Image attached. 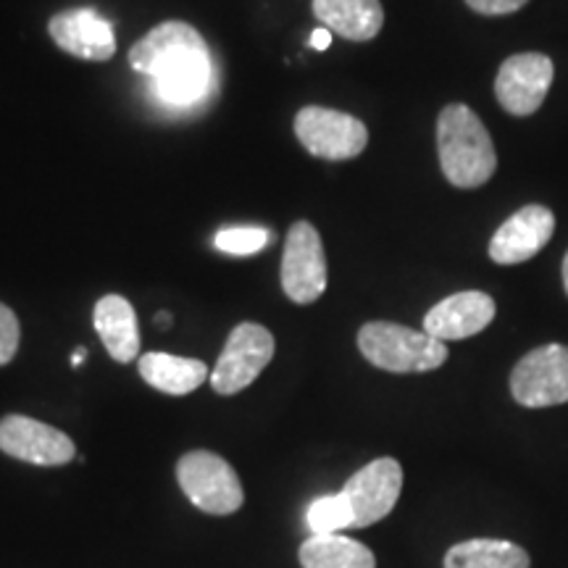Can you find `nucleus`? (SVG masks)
<instances>
[{"instance_id": "obj_1", "label": "nucleus", "mask_w": 568, "mask_h": 568, "mask_svg": "<svg viewBox=\"0 0 568 568\" xmlns=\"http://www.w3.org/2000/svg\"><path fill=\"white\" fill-rule=\"evenodd\" d=\"M130 67L153 82L163 103L201 101L211 82V53L187 21H163L130 48Z\"/></svg>"}, {"instance_id": "obj_2", "label": "nucleus", "mask_w": 568, "mask_h": 568, "mask_svg": "<svg viewBox=\"0 0 568 568\" xmlns=\"http://www.w3.org/2000/svg\"><path fill=\"white\" fill-rule=\"evenodd\" d=\"M437 153L453 187L474 190L493 180L497 153L481 119L464 103H450L437 116Z\"/></svg>"}, {"instance_id": "obj_3", "label": "nucleus", "mask_w": 568, "mask_h": 568, "mask_svg": "<svg viewBox=\"0 0 568 568\" xmlns=\"http://www.w3.org/2000/svg\"><path fill=\"white\" fill-rule=\"evenodd\" d=\"M358 351L368 364L389 374L435 372L447 361V347L424 329L393 322H368L358 332Z\"/></svg>"}, {"instance_id": "obj_4", "label": "nucleus", "mask_w": 568, "mask_h": 568, "mask_svg": "<svg viewBox=\"0 0 568 568\" xmlns=\"http://www.w3.org/2000/svg\"><path fill=\"white\" fill-rule=\"evenodd\" d=\"M176 481L197 510L211 516L237 514L245 489L230 460L211 450H190L176 460Z\"/></svg>"}, {"instance_id": "obj_5", "label": "nucleus", "mask_w": 568, "mask_h": 568, "mask_svg": "<svg viewBox=\"0 0 568 568\" xmlns=\"http://www.w3.org/2000/svg\"><path fill=\"white\" fill-rule=\"evenodd\" d=\"M274 335L266 326L245 322L237 324L226 337V345L211 372V387L216 395H237L251 387L258 374L272 364Z\"/></svg>"}, {"instance_id": "obj_6", "label": "nucleus", "mask_w": 568, "mask_h": 568, "mask_svg": "<svg viewBox=\"0 0 568 568\" xmlns=\"http://www.w3.org/2000/svg\"><path fill=\"white\" fill-rule=\"evenodd\" d=\"M295 138L311 155L324 161H351L368 145V130L351 113L305 105L295 116Z\"/></svg>"}, {"instance_id": "obj_7", "label": "nucleus", "mask_w": 568, "mask_h": 568, "mask_svg": "<svg viewBox=\"0 0 568 568\" xmlns=\"http://www.w3.org/2000/svg\"><path fill=\"white\" fill-rule=\"evenodd\" d=\"M510 395L524 408L568 403V347L542 345L524 355L510 372Z\"/></svg>"}, {"instance_id": "obj_8", "label": "nucleus", "mask_w": 568, "mask_h": 568, "mask_svg": "<svg viewBox=\"0 0 568 568\" xmlns=\"http://www.w3.org/2000/svg\"><path fill=\"white\" fill-rule=\"evenodd\" d=\"M282 290L297 305L316 303L326 290V255L314 224L290 226L282 253Z\"/></svg>"}, {"instance_id": "obj_9", "label": "nucleus", "mask_w": 568, "mask_h": 568, "mask_svg": "<svg viewBox=\"0 0 568 568\" xmlns=\"http://www.w3.org/2000/svg\"><path fill=\"white\" fill-rule=\"evenodd\" d=\"M403 489V466L395 458H376L345 481L343 497L353 510V527L364 529L393 514Z\"/></svg>"}, {"instance_id": "obj_10", "label": "nucleus", "mask_w": 568, "mask_h": 568, "mask_svg": "<svg viewBox=\"0 0 568 568\" xmlns=\"http://www.w3.org/2000/svg\"><path fill=\"white\" fill-rule=\"evenodd\" d=\"M552 61L545 53H516L503 61L495 77L497 103L510 116H531L548 98L552 84Z\"/></svg>"}, {"instance_id": "obj_11", "label": "nucleus", "mask_w": 568, "mask_h": 568, "mask_svg": "<svg viewBox=\"0 0 568 568\" xmlns=\"http://www.w3.org/2000/svg\"><path fill=\"white\" fill-rule=\"evenodd\" d=\"M0 450L32 466H67L77 458L69 435L21 414L0 418Z\"/></svg>"}, {"instance_id": "obj_12", "label": "nucleus", "mask_w": 568, "mask_h": 568, "mask_svg": "<svg viewBox=\"0 0 568 568\" xmlns=\"http://www.w3.org/2000/svg\"><path fill=\"white\" fill-rule=\"evenodd\" d=\"M556 232V216L545 205H524L506 219L489 240V258L497 266H516L535 258Z\"/></svg>"}, {"instance_id": "obj_13", "label": "nucleus", "mask_w": 568, "mask_h": 568, "mask_svg": "<svg viewBox=\"0 0 568 568\" xmlns=\"http://www.w3.org/2000/svg\"><path fill=\"white\" fill-rule=\"evenodd\" d=\"M51 40L63 53L84 61H109L116 53L111 21L92 9H69L48 21Z\"/></svg>"}, {"instance_id": "obj_14", "label": "nucleus", "mask_w": 568, "mask_h": 568, "mask_svg": "<svg viewBox=\"0 0 568 568\" xmlns=\"http://www.w3.org/2000/svg\"><path fill=\"white\" fill-rule=\"evenodd\" d=\"M495 311V301L487 293L466 290V293H456L439 301L424 316V332L439 339V343L474 337L493 324Z\"/></svg>"}, {"instance_id": "obj_15", "label": "nucleus", "mask_w": 568, "mask_h": 568, "mask_svg": "<svg viewBox=\"0 0 568 568\" xmlns=\"http://www.w3.org/2000/svg\"><path fill=\"white\" fill-rule=\"evenodd\" d=\"M98 337L116 364H132L140 355V326L132 303L122 295H103L92 311Z\"/></svg>"}, {"instance_id": "obj_16", "label": "nucleus", "mask_w": 568, "mask_h": 568, "mask_svg": "<svg viewBox=\"0 0 568 568\" xmlns=\"http://www.w3.org/2000/svg\"><path fill=\"white\" fill-rule=\"evenodd\" d=\"M314 17L329 32L353 42L374 40L385 24L379 0H314Z\"/></svg>"}, {"instance_id": "obj_17", "label": "nucleus", "mask_w": 568, "mask_h": 568, "mask_svg": "<svg viewBox=\"0 0 568 568\" xmlns=\"http://www.w3.org/2000/svg\"><path fill=\"white\" fill-rule=\"evenodd\" d=\"M140 376L148 385L163 395H190L211 379L209 366L197 358H182L169 353H145L140 355Z\"/></svg>"}, {"instance_id": "obj_18", "label": "nucleus", "mask_w": 568, "mask_h": 568, "mask_svg": "<svg viewBox=\"0 0 568 568\" xmlns=\"http://www.w3.org/2000/svg\"><path fill=\"white\" fill-rule=\"evenodd\" d=\"M297 560L303 568H376L374 552L343 535H311L297 550Z\"/></svg>"}, {"instance_id": "obj_19", "label": "nucleus", "mask_w": 568, "mask_h": 568, "mask_svg": "<svg viewBox=\"0 0 568 568\" xmlns=\"http://www.w3.org/2000/svg\"><path fill=\"white\" fill-rule=\"evenodd\" d=\"M445 568H529V556L508 539H466L445 552Z\"/></svg>"}, {"instance_id": "obj_20", "label": "nucleus", "mask_w": 568, "mask_h": 568, "mask_svg": "<svg viewBox=\"0 0 568 568\" xmlns=\"http://www.w3.org/2000/svg\"><path fill=\"white\" fill-rule=\"evenodd\" d=\"M305 524L314 537L318 535H339L343 529L353 527V510L347 506L343 493L322 495L305 510Z\"/></svg>"}, {"instance_id": "obj_21", "label": "nucleus", "mask_w": 568, "mask_h": 568, "mask_svg": "<svg viewBox=\"0 0 568 568\" xmlns=\"http://www.w3.org/2000/svg\"><path fill=\"white\" fill-rule=\"evenodd\" d=\"M272 240V232L264 226H232V230H222L216 234V247L230 255H253L264 251Z\"/></svg>"}, {"instance_id": "obj_22", "label": "nucleus", "mask_w": 568, "mask_h": 568, "mask_svg": "<svg viewBox=\"0 0 568 568\" xmlns=\"http://www.w3.org/2000/svg\"><path fill=\"white\" fill-rule=\"evenodd\" d=\"M19 339H21V329H19V318L9 305L0 303V366L11 364L13 355L19 351Z\"/></svg>"}, {"instance_id": "obj_23", "label": "nucleus", "mask_w": 568, "mask_h": 568, "mask_svg": "<svg viewBox=\"0 0 568 568\" xmlns=\"http://www.w3.org/2000/svg\"><path fill=\"white\" fill-rule=\"evenodd\" d=\"M527 3L529 0H466L468 9L481 17H506V13L521 11Z\"/></svg>"}, {"instance_id": "obj_24", "label": "nucleus", "mask_w": 568, "mask_h": 568, "mask_svg": "<svg viewBox=\"0 0 568 568\" xmlns=\"http://www.w3.org/2000/svg\"><path fill=\"white\" fill-rule=\"evenodd\" d=\"M329 45H332V32L326 30V27H318V30L311 32V48H316V51H326Z\"/></svg>"}, {"instance_id": "obj_25", "label": "nucleus", "mask_w": 568, "mask_h": 568, "mask_svg": "<svg viewBox=\"0 0 568 568\" xmlns=\"http://www.w3.org/2000/svg\"><path fill=\"white\" fill-rule=\"evenodd\" d=\"M84 355H88V351H84V347H80V351H77L74 355H71V364H74V366H82V364H84Z\"/></svg>"}, {"instance_id": "obj_26", "label": "nucleus", "mask_w": 568, "mask_h": 568, "mask_svg": "<svg viewBox=\"0 0 568 568\" xmlns=\"http://www.w3.org/2000/svg\"><path fill=\"white\" fill-rule=\"evenodd\" d=\"M155 324H163V326H169V324H172V316H169V314H159V316H155Z\"/></svg>"}, {"instance_id": "obj_27", "label": "nucleus", "mask_w": 568, "mask_h": 568, "mask_svg": "<svg viewBox=\"0 0 568 568\" xmlns=\"http://www.w3.org/2000/svg\"><path fill=\"white\" fill-rule=\"evenodd\" d=\"M564 287H566V295H568V253L564 258Z\"/></svg>"}]
</instances>
